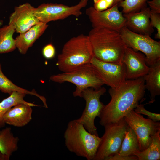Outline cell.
<instances>
[{"label": "cell", "mask_w": 160, "mask_h": 160, "mask_svg": "<svg viewBox=\"0 0 160 160\" xmlns=\"http://www.w3.org/2000/svg\"><path fill=\"white\" fill-rule=\"evenodd\" d=\"M48 26L47 23L40 22L17 36L15 39V44L20 53L25 54L28 49L44 33Z\"/></svg>", "instance_id": "obj_17"}, {"label": "cell", "mask_w": 160, "mask_h": 160, "mask_svg": "<svg viewBox=\"0 0 160 160\" xmlns=\"http://www.w3.org/2000/svg\"><path fill=\"white\" fill-rule=\"evenodd\" d=\"M31 106L24 104L16 105L9 109L4 116L5 124L21 127L27 124L32 119Z\"/></svg>", "instance_id": "obj_16"}, {"label": "cell", "mask_w": 160, "mask_h": 160, "mask_svg": "<svg viewBox=\"0 0 160 160\" xmlns=\"http://www.w3.org/2000/svg\"><path fill=\"white\" fill-rule=\"evenodd\" d=\"M145 89L143 77L126 79L117 87H110L108 93L111 99L99 116L100 124L104 126L123 118L144 99Z\"/></svg>", "instance_id": "obj_1"}, {"label": "cell", "mask_w": 160, "mask_h": 160, "mask_svg": "<svg viewBox=\"0 0 160 160\" xmlns=\"http://www.w3.org/2000/svg\"><path fill=\"white\" fill-rule=\"evenodd\" d=\"M0 90L3 92L10 95L15 91L19 92L38 97L42 102L44 105H47L46 99L43 96L37 93L34 89L30 91L20 87L14 84L3 73L0 63Z\"/></svg>", "instance_id": "obj_22"}, {"label": "cell", "mask_w": 160, "mask_h": 160, "mask_svg": "<svg viewBox=\"0 0 160 160\" xmlns=\"http://www.w3.org/2000/svg\"><path fill=\"white\" fill-rule=\"evenodd\" d=\"M15 31L14 27L10 24L0 28V54L12 52L17 48L13 37Z\"/></svg>", "instance_id": "obj_24"}, {"label": "cell", "mask_w": 160, "mask_h": 160, "mask_svg": "<svg viewBox=\"0 0 160 160\" xmlns=\"http://www.w3.org/2000/svg\"><path fill=\"white\" fill-rule=\"evenodd\" d=\"M149 0H123L118 4L122 9L123 14L138 12L147 7V2Z\"/></svg>", "instance_id": "obj_25"}, {"label": "cell", "mask_w": 160, "mask_h": 160, "mask_svg": "<svg viewBox=\"0 0 160 160\" xmlns=\"http://www.w3.org/2000/svg\"><path fill=\"white\" fill-rule=\"evenodd\" d=\"M139 141L134 130L128 125L119 154L125 156L134 155L140 151Z\"/></svg>", "instance_id": "obj_21"}, {"label": "cell", "mask_w": 160, "mask_h": 160, "mask_svg": "<svg viewBox=\"0 0 160 160\" xmlns=\"http://www.w3.org/2000/svg\"><path fill=\"white\" fill-rule=\"evenodd\" d=\"M106 91V89L104 87L85 89L82 92L81 97L86 101L85 107L80 117L76 119L82 124L89 132L97 136L98 135L95 120L97 117H99L105 105L100 101V98Z\"/></svg>", "instance_id": "obj_8"}, {"label": "cell", "mask_w": 160, "mask_h": 160, "mask_svg": "<svg viewBox=\"0 0 160 160\" xmlns=\"http://www.w3.org/2000/svg\"><path fill=\"white\" fill-rule=\"evenodd\" d=\"M122 63L126 67L127 79H134L143 77L150 70L145 55L128 47L126 48Z\"/></svg>", "instance_id": "obj_13"}, {"label": "cell", "mask_w": 160, "mask_h": 160, "mask_svg": "<svg viewBox=\"0 0 160 160\" xmlns=\"http://www.w3.org/2000/svg\"><path fill=\"white\" fill-rule=\"evenodd\" d=\"M2 21L1 20L0 21V27L1 26L2 24Z\"/></svg>", "instance_id": "obj_34"}, {"label": "cell", "mask_w": 160, "mask_h": 160, "mask_svg": "<svg viewBox=\"0 0 160 160\" xmlns=\"http://www.w3.org/2000/svg\"><path fill=\"white\" fill-rule=\"evenodd\" d=\"M118 4L102 11H97L93 6L87 8L86 13L92 28L102 27L120 32L125 26L126 19L119 9Z\"/></svg>", "instance_id": "obj_12"}, {"label": "cell", "mask_w": 160, "mask_h": 160, "mask_svg": "<svg viewBox=\"0 0 160 160\" xmlns=\"http://www.w3.org/2000/svg\"><path fill=\"white\" fill-rule=\"evenodd\" d=\"M121 37L127 47L145 55L149 66L160 60V42L152 39L149 35L135 33L125 26L120 30Z\"/></svg>", "instance_id": "obj_7"}, {"label": "cell", "mask_w": 160, "mask_h": 160, "mask_svg": "<svg viewBox=\"0 0 160 160\" xmlns=\"http://www.w3.org/2000/svg\"><path fill=\"white\" fill-rule=\"evenodd\" d=\"M93 57L88 35L81 34L72 37L64 44L56 64L61 71L68 72L90 63Z\"/></svg>", "instance_id": "obj_3"}, {"label": "cell", "mask_w": 160, "mask_h": 160, "mask_svg": "<svg viewBox=\"0 0 160 160\" xmlns=\"http://www.w3.org/2000/svg\"><path fill=\"white\" fill-rule=\"evenodd\" d=\"M114 0H94V9L97 11L105 10L113 6Z\"/></svg>", "instance_id": "obj_27"}, {"label": "cell", "mask_w": 160, "mask_h": 160, "mask_svg": "<svg viewBox=\"0 0 160 160\" xmlns=\"http://www.w3.org/2000/svg\"><path fill=\"white\" fill-rule=\"evenodd\" d=\"M124 118L134 131L138 138L140 151L146 149L151 144L153 135L160 130V123L143 117L132 110Z\"/></svg>", "instance_id": "obj_10"}, {"label": "cell", "mask_w": 160, "mask_h": 160, "mask_svg": "<svg viewBox=\"0 0 160 160\" xmlns=\"http://www.w3.org/2000/svg\"><path fill=\"white\" fill-rule=\"evenodd\" d=\"M94 57L101 60L121 63L126 47L120 32L102 27L92 28L88 35Z\"/></svg>", "instance_id": "obj_2"}, {"label": "cell", "mask_w": 160, "mask_h": 160, "mask_svg": "<svg viewBox=\"0 0 160 160\" xmlns=\"http://www.w3.org/2000/svg\"><path fill=\"white\" fill-rule=\"evenodd\" d=\"M26 94L19 92H13L9 96L3 99L0 102V128L4 127L5 124L4 120V116L7 111L14 106L20 103L29 105L31 107L38 105L29 103L24 100Z\"/></svg>", "instance_id": "obj_19"}, {"label": "cell", "mask_w": 160, "mask_h": 160, "mask_svg": "<svg viewBox=\"0 0 160 160\" xmlns=\"http://www.w3.org/2000/svg\"><path fill=\"white\" fill-rule=\"evenodd\" d=\"M88 1L80 0L77 4L71 6L61 4L43 3L34 8V14L40 22L46 23L71 15L78 17L82 15L81 9L86 6Z\"/></svg>", "instance_id": "obj_9"}, {"label": "cell", "mask_w": 160, "mask_h": 160, "mask_svg": "<svg viewBox=\"0 0 160 160\" xmlns=\"http://www.w3.org/2000/svg\"><path fill=\"white\" fill-rule=\"evenodd\" d=\"M149 67L148 72L143 77L145 88L150 94L148 104L153 103L156 97L160 95V60Z\"/></svg>", "instance_id": "obj_18"}, {"label": "cell", "mask_w": 160, "mask_h": 160, "mask_svg": "<svg viewBox=\"0 0 160 160\" xmlns=\"http://www.w3.org/2000/svg\"><path fill=\"white\" fill-rule=\"evenodd\" d=\"M49 79L56 83L68 82L75 85L76 88L73 93L74 97H81L82 92L87 88L97 89L104 85L96 75L90 63L69 72L52 75Z\"/></svg>", "instance_id": "obj_5"}, {"label": "cell", "mask_w": 160, "mask_h": 160, "mask_svg": "<svg viewBox=\"0 0 160 160\" xmlns=\"http://www.w3.org/2000/svg\"><path fill=\"white\" fill-rule=\"evenodd\" d=\"M150 20L151 25L157 30V33L155 35V38L160 39V13H154L151 11Z\"/></svg>", "instance_id": "obj_28"}, {"label": "cell", "mask_w": 160, "mask_h": 160, "mask_svg": "<svg viewBox=\"0 0 160 160\" xmlns=\"http://www.w3.org/2000/svg\"><path fill=\"white\" fill-rule=\"evenodd\" d=\"M19 140L18 137L13 135L11 128L7 127L0 131V152L10 158L18 150Z\"/></svg>", "instance_id": "obj_20"}, {"label": "cell", "mask_w": 160, "mask_h": 160, "mask_svg": "<svg viewBox=\"0 0 160 160\" xmlns=\"http://www.w3.org/2000/svg\"><path fill=\"white\" fill-rule=\"evenodd\" d=\"M104 126L105 132L93 160H105L119 153L128 125L124 118Z\"/></svg>", "instance_id": "obj_6"}, {"label": "cell", "mask_w": 160, "mask_h": 160, "mask_svg": "<svg viewBox=\"0 0 160 160\" xmlns=\"http://www.w3.org/2000/svg\"><path fill=\"white\" fill-rule=\"evenodd\" d=\"M150 13V8L146 7L138 12L123 14L125 27L135 33L151 36L154 30L151 23Z\"/></svg>", "instance_id": "obj_15"}, {"label": "cell", "mask_w": 160, "mask_h": 160, "mask_svg": "<svg viewBox=\"0 0 160 160\" xmlns=\"http://www.w3.org/2000/svg\"><path fill=\"white\" fill-rule=\"evenodd\" d=\"M90 63L98 78L111 88L117 87L127 79L126 67L123 63L105 62L93 57Z\"/></svg>", "instance_id": "obj_11"}, {"label": "cell", "mask_w": 160, "mask_h": 160, "mask_svg": "<svg viewBox=\"0 0 160 160\" xmlns=\"http://www.w3.org/2000/svg\"><path fill=\"white\" fill-rule=\"evenodd\" d=\"M9 158L0 152V160H8Z\"/></svg>", "instance_id": "obj_32"}, {"label": "cell", "mask_w": 160, "mask_h": 160, "mask_svg": "<svg viewBox=\"0 0 160 160\" xmlns=\"http://www.w3.org/2000/svg\"><path fill=\"white\" fill-rule=\"evenodd\" d=\"M105 160H138L135 155L125 156L119 155V153L106 158Z\"/></svg>", "instance_id": "obj_30"}, {"label": "cell", "mask_w": 160, "mask_h": 160, "mask_svg": "<svg viewBox=\"0 0 160 160\" xmlns=\"http://www.w3.org/2000/svg\"><path fill=\"white\" fill-rule=\"evenodd\" d=\"M34 8L28 3L16 7L10 17L9 24L12 25L17 33L25 32L40 22L34 15Z\"/></svg>", "instance_id": "obj_14"}, {"label": "cell", "mask_w": 160, "mask_h": 160, "mask_svg": "<svg viewBox=\"0 0 160 160\" xmlns=\"http://www.w3.org/2000/svg\"><path fill=\"white\" fill-rule=\"evenodd\" d=\"M42 54L44 57L47 59L53 58L55 56V50L52 44H49L45 46L43 49Z\"/></svg>", "instance_id": "obj_29"}, {"label": "cell", "mask_w": 160, "mask_h": 160, "mask_svg": "<svg viewBox=\"0 0 160 160\" xmlns=\"http://www.w3.org/2000/svg\"><path fill=\"white\" fill-rule=\"evenodd\" d=\"M138 160L160 159V130L153 136L151 143L145 150L134 153Z\"/></svg>", "instance_id": "obj_23"}, {"label": "cell", "mask_w": 160, "mask_h": 160, "mask_svg": "<svg viewBox=\"0 0 160 160\" xmlns=\"http://www.w3.org/2000/svg\"><path fill=\"white\" fill-rule=\"evenodd\" d=\"M65 146L77 156L93 160L101 138L89 132L76 119L70 121L64 133Z\"/></svg>", "instance_id": "obj_4"}, {"label": "cell", "mask_w": 160, "mask_h": 160, "mask_svg": "<svg viewBox=\"0 0 160 160\" xmlns=\"http://www.w3.org/2000/svg\"><path fill=\"white\" fill-rule=\"evenodd\" d=\"M134 111L137 113L145 115L148 116L149 119L155 121L160 120V114L151 112L144 108V105L139 104L134 109Z\"/></svg>", "instance_id": "obj_26"}, {"label": "cell", "mask_w": 160, "mask_h": 160, "mask_svg": "<svg viewBox=\"0 0 160 160\" xmlns=\"http://www.w3.org/2000/svg\"><path fill=\"white\" fill-rule=\"evenodd\" d=\"M147 4L151 12L160 13V0H149Z\"/></svg>", "instance_id": "obj_31"}, {"label": "cell", "mask_w": 160, "mask_h": 160, "mask_svg": "<svg viewBox=\"0 0 160 160\" xmlns=\"http://www.w3.org/2000/svg\"><path fill=\"white\" fill-rule=\"evenodd\" d=\"M122 0H114L113 6L116 4H118L119 2Z\"/></svg>", "instance_id": "obj_33"}]
</instances>
